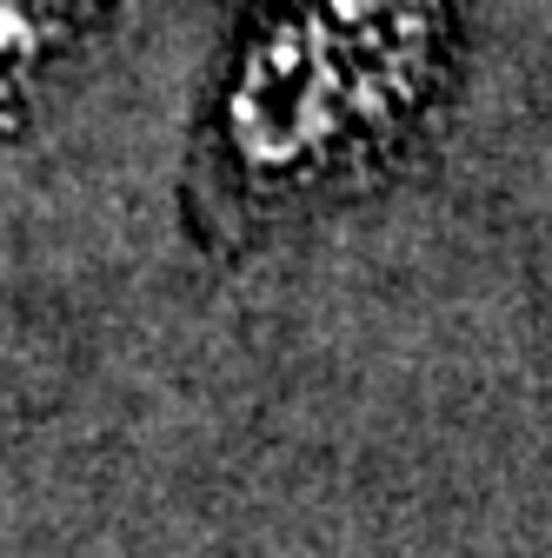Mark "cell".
<instances>
[{
  "mask_svg": "<svg viewBox=\"0 0 552 558\" xmlns=\"http://www.w3.org/2000/svg\"><path fill=\"white\" fill-rule=\"evenodd\" d=\"M459 0H266L240 27L187 154V233L247 253L360 193L440 113Z\"/></svg>",
  "mask_w": 552,
  "mask_h": 558,
  "instance_id": "obj_1",
  "label": "cell"
},
{
  "mask_svg": "<svg viewBox=\"0 0 552 558\" xmlns=\"http://www.w3.org/2000/svg\"><path fill=\"white\" fill-rule=\"evenodd\" d=\"M81 0H0V133L21 120L47 66L67 53Z\"/></svg>",
  "mask_w": 552,
  "mask_h": 558,
  "instance_id": "obj_2",
  "label": "cell"
}]
</instances>
